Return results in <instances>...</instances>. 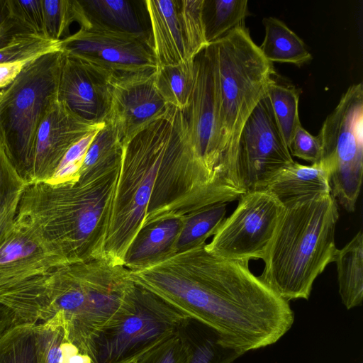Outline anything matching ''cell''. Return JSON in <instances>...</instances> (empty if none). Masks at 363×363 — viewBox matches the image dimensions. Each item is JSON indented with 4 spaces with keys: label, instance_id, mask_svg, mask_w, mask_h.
<instances>
[{
    "label": "cell",
    "instance_id": "7402d4cb",
    "mask_svg": "<svg viewBox=\"0 0 363 363\" xmlns=\"http://www.w3.org/2000/svg\"><path fill=\"white\" fill-rule=\"evenodd\" d=\"M333 262L337 272L339 294L347 309L359 306L363 299V235L359 231L342 248Z\"/></svg>",
    "mask_w": 363,
    "mask_h": 363
},
{
    "label": "cell",
    "instance_id": "3957f363",
    "mask_svg": "<svg viewBox=\"0 0 363 363\" xmlns=\"http://www.w3.org/2000/svg\"><path fill=\"white\" fill-rule=\"evenodd\" d=\"M118 171L60 184H28L15 223L30 230L68 264L102 257Z\"/></svg>",
    "mask_w": 363,
    "mask_h": 363
},
{
    "label": "cell",
    "instance_id": "6da1fadb",
    "mask_svg": "<svg viewBox=\"0 0 363 363\" xmlns=\"http://www.w3.org/2000/svg\"><path fill=\"white\" fill-rule=\"evenodd\" d=\"M206 243L130 270L131 279L240 355L277 342L294 322L289 301L251 272L250 261L212 254Z\"/></svg>",
    "mask_w": 363,
    "mask_h": 363
},
{
    "label": "cell",
    "instance_id": "9c48e42d",
    "mask_svg": "<svg viewBox=\"0 0 363 363\" xmlns=\"http://www.w3.org/2000/svg\"><path fill=\"white\" fill-rule=\"evenodd\" d=\"M317 137L320 160L329 170L331 194L345 210L354 212L363 174L362 83L349 86Z\"/></svg>",
    "mask_w": 363,
    "mask_h": 363
},
{
    "label": "cell",
    "instance_id": "83f0119b",
    "mask_svg": "<svg viewBox=\"0 0 363 363\" xmlns=\"http://www.w3.org/2000/svg\"><path fill=\"white\" fill-rule=\"evenodd\" d=\"M247 0H203V20L208 44L236 27L244 26L248 11Z\"/></svg>",
    "mask_w": 363,
    "mask_h": 363
},
{
    "label": "cell",
    "instance_id": "603a6c76",
    "mask_svg": "<svg viewBox=\"0 0 363 363\" xmlns=\"http://www.w3.org/2000/svg\"><path fill=\"white\" fill-rule=\"evenodd\" d=\"M262 23L265 34L258 48L267 60L301 66L311 60L303 40L283 21L270 16L264 17Z\"/></svg>",
    "mask_w": 363,
    "mask_h": 363
},
{
    "label": "cell",
    "instance_id": "30bf717a",
    "mask_svg": "<svg viewBox=\"0 0 363 363\" xmlns=\"http://www.w3.org/2000/svg\"><path fill=\"white\" fill-rule=\"evenodd\" d=\"M194 84L184 111L194 147L228 202L246 191L240 178L225 164L218 133V84L213 47L209 44L194 57Z\"/></svg>",
    "mask_w": 363,
    "mask_h": 363
},
{
    "label": "cell",
    "instance_id": "ac0fdd59",
    "mask_svg": "<svg viewBox=\"0 0 363 363\" xmlns=\"http://www.w3.org/2000/svg\"><path fill=\"white\" fill-rule=\"evenodd\" d=\"M144 4L150 21L151 43L157 67L189 60L179 18V1L147 0Z\"/></svg>",
    "mask_w": 363,
    "mask_h": 363
},
{
    "label": "cell",
    "instance_id": "60d3db41",
    "mask_svg": "<svg viewBox=\"0 0 363 363\" xmlns=\"http://www.w3.org/2000/svg\"><path fill=\"white\" fill-rule=\"evenodd\" d=\"M17 324L16 315L12 310L0 303V337Z\"/></svg>",
    "mask_w": 363,
    "mask_h": 363
},
{
    "label": "cell",
    "instance_id": "d6986e66",
    "mask_svg": "<svg viewBox=\"0 0 363 363\" xmlns=\"http://www.w3.org/2000/svg\"><path fill=\"white\" fill-rule=\"evenodd\" d=\"M266 189L283 204L301 197L331 193L329 170L322 160L309 165L294 161L274 178Z\"/></svg>",
    "mask_w": 363,
    "mask_h": 363
},
{
    "label": "cell",
    "instance_id": "ab89813d",
    "mask_svg": "<svg viewBox=\"0 0 363 363\" xmlns=\"http://www.w3.org/2000/svg\"><path fill=\"white\" fill-rule=\"evenodd\" d=\"M29 63L27 62L0 63V88L4 89L11 84Z\"/></svg>",
    "mask_w": 363,
    "mask_h": 363
},
{
    "label": "cell",
    "instance_id": "d4e9b609",
    "mask_svg": "<svg viewBox=\"0 0 363 363\" xmlns=\"http://www.w3.org/2000/svg\"><path fill=\"white\" fill-rule=\"evenodd\" d=\"M28 184L0 146V248L13 230L20 201Z\"/></svg>",
    "mask_w": 363,
    "mask_h": 363
},
{
    "label": "cell",
    "instance_id": "d590c367",
    "mask_svg": "<svg viewBox=\"0 0 363 363\" xmlns=\"http://www.w3.org/2000/svg\"><path fill=\"white\" fill-rule=\"evenodd\" d=\"M186 328L136 363H188L191 354V336Z\"/></svg>",
    "mask_w": 363,
    "mask_h": 363
},
{
    "label": "cell",
    "instance_id": "cb8c5ba5",
    "mask_svg": "<svg viewBox=\"0 0 363 363\" xmlns=\"http://www.w3.org/2000/svg\"><path fill=\"white\" fill-rule=\"evenodd\" d=\"M89 22L122 33L147 36L130 1L80 0Z\"/></svg>",
    "mask_w": 363,
    "mask_h": 363
},
{
    "label": "cell",
    "instance_id": "e0dca14e",
    "mask_svg": "<svg viewBox=\"0 0 363 363\" xmlns=\"http://www.w3.org/2000/svg\"><path fill=\"white\" fill-rule=\"evenodd\" d=\"M66 264L30 230L15 223L0 248V284L43 274Z\"/></svg>",
    "mask_w": 363,
    "mask_h": 363
},
{
    "label": "cell",
    "instance_id": "ba28073f",
    "mask_svg": "<svg viewBox=\"0 0 363 363\" xmlns=\"http://www.w3.org/2000/svg\"><path fill=\"white\" fill-rule=\"evenodd\" d=\"M191 320L135 284L125 308L96 340L92 363H136Z\"/></svg>",
    "mask_w": 363,
    "mask_h": 363
},
{
    "label": "cell",
    "instance_id": "d6a6232c",
    "mask_svg": "<svg viewBox=\"0 0 363 363\" xmlns=\"http://www.w3.org/2000/svg\"><path fill=\"white\" fill-rule=\"evenodd\" d=\"M203 0L179 1L182 29L189 60L204 50L208 43L203 20Z\"/></svg>",
    "mask_w": 363,
    "mask_h": 363
},
{
    "label": "cell",
    "instance_id": "f35d334b",
    "mask_svg": "<svg viewBox=\"0 0 363 363\" xmlns=\"http://www.w3.org/2000/svg\"><path fill=\"white\" fill-rule=\"evenodd\" d=\"M23 32L12 20L6 0H0V48L6 45L17 33Z\"/></svg>",
    "mask_w": 363,
    "mask_h": 363
},
{
    "label": "cell",
    "instance_id": "836d02e7",
    "mask_svg": "<svg viewBox=\"0 0 363 363\" xmlns=\"http://www.w3.org/2000/svg\"><path fill=\"white\" fill-rule=\"evenodd\" d=\"M199 335L191 336V354L188 363H231L241 355L224 347L217 335L205 327Z\"/></svg>",
    "mask_w": 363,
    "mask_h": 363
},
{
    "label": "cell",
    "instance_id": "4fadbf2b",
    "mask_svg": "<svg viewBox=\"0 0 363 363\" xmlns=\"http://www.w3.org/2000/svg\"><path fill=\"white\" fill-rule=\"evenodd\" d=\"M294 161L266 94L245 122L238 141V168L246 192L265 189Z\"/></svg>",
    "mask_w": 363,
    "mask_h": 363
},
{
    "label": "cell",
    "instance_id": "f546056e",
    "mask_svg": "<svg viewBox=\"0 0 363 363\" xmlns=\"http://www.w3.org/2000/svg\"><path fill=\"white\" fill-rule=\"evenodd\" d=\"M267 94L277 123L289 147L296 130L301 125L298 116L300 90L295 86L281 84L274 80L269 84Z\"/></svg>",
    "mask_w": 363,
    "mask_h": 363
},
{
    "label": "cell",
    "instance_id": "8d00e7d4",
    "mask_svg": "<svg viewBox=\"0 0 363 363\" xmlns=\"http://www.w3.org/2000/svg\"><path fill=\"white\" fill-rule=\"evenodd\" d=\"M100 129L88 134L69 147L48 183L60 184L78 179L86 152Z\"/></svg>",
    "mask_w": 363,
    "mask_h": 363
},
{
    "label": "cell",
    "instance_id": "7a4b0ae2",
    "mask_svg": "<svg viewBox=\"0 0 363 363\" xmlns=\"http://www.w3.org/2000/svg\"><path fill=\"white\" fill-rule=\"evenodd\" d=\"M215 198L214 182L194 147L184 111L171 106L122 145L103 255L123 264L143 230L212 205Z\"/></svg>",
    "mask_w": 363,
    "mask_h": 363
},
{
    "label": "cell",
    "instance_id": "8992f818",
    "mask_svg": "<svg viewBox=\"0 0 363 363\" xmlns=\"http://www.w3.org/2000/svg\"><path fill=\"white\" fill-rule=\"evenodd\" d=\"M211 44L217 74L220 150L227 167L240 179L237 163L240 135L250 115L275 80V70L273 63L263 57L245 25Z\"/></svg>",
    "mask_w": 363,
    "mask_h": 363
},
{
    "label": "cell",
    "instance_id": "f1b7e54d",
    "mask_svg": "<svg viewBox=\"0 0 363 363\" xmlns=\"http://www.w3.org/2000/svg\"><path fill=\"white\" fill-rule=\"evenodd\" d=\"M122 145L114 128L105 123L96 134L84 156L79 177L120 167Z\"/></svg>",
    "mask_w": 363,
    "mask_h": 363
},
{
    "label": "cell",
    "instance_id": "5bb4252c",
    "mask_svg": "<svg viewBox=\"0 0 363 363\" xmlns=\"http://www.w3.org/2000/svg\"><path fill=\"white\" fill-rule=\"evenodd\" d=\"M155 72L109 78L110 108L106 123L114 128L122 145L171 106L156 87Z\"/></svg>",
    "mask_w": 363,
    "mask_h": 363
},
{
    "label": "cell",
    "instance_id": "4316f807",
    "mask_svg": "<svg viewBox=\"0 0 363 363\" xmlns=\"http://www.w3.org/2000/svg\"><path fill=\"white\" fill-rule=\"evenodd\" d=\"M226 211L227 203H218L184 216L174 253L206 243L225 218Z\"/></svg>",
    "mask_w": 363,
    "mask_h": 363
},
{
    "label": "cell",
    "instance_id": "277c9868",
    "mask_svg": "<svg viewBox=\"0 0 363 363\" xmlns=\"http://www.w3.org/2000/svg\"><path fill=\"white\" fill-rule=\"evenodd\" d=\"M135 286L127 267L104 257L55 267L43 277L40 323L56 320L65 340L92 359L96 340Z\"/></svg>",
    "mask_w": 363,
    "mask_h": 363
},
{
    "label": "cell",
    "instance_id": "74e56055",
    "mask_svg": "<svg viewBox=\"0 0 363 363\" xmlns=\"http://www.w3.org/2000/svg\"><path fill=\"white\" fill-rule=\"evenodd\" d=\"M289 150L291 156L311 164L319 162L321 159L322 149L318 138L309 133L301 125L296 130Z\"/></svg>",
    "mask_w": 363,
    "mask_h": 363
},
{
    "label": "cell",
    "instance_id": "4dcf8cb0",
    "mask_svg": "<svg viewBox=\"0 0 363 363\" xmlns=\"http://www.w3.org/2000/svg\"><path fill=\"white\" fill-rule=\"evenodd\" d=\"M44 21L47 37L61 40L68 36L74 22L80 28L91 25L85 11L77 0H43Z\"/></svg>",
    "mask_w": 363,
    "mask_h": 363
},
{
    "label": "cell",
    "instance_id": "7c38bea8",
    "mask_svg": "<svg viewBox=\"0 0 363 363\" xmlns=\"http://www.w3.org/2000/svg\"><path fill=\"white\" fill-rule=\"evenodd\" d=\"M60 40L65 55L108 77L154 71L157 65L148 36L119 32L90 22Z\"/></svg>",
    "mask_w": 363,
    "mask_h": 363
},
{
    "label": "cell",
    "instance_id": "2e32d148",
    "mask_svg": "<svg viewBox=\"0 0 363 363\" xmlns=\"http://www.w3.org/2000/svg\"><path fill=\"white\" fill-rule=\"evenodd\" d=\"M109 78L87 64L65 55L58 100L87 121L106 123L110 108Z\"/></svg>",
    "mask_w": 363,
    "mask_h": 363
},
{
    "label": "cell",
    "instance_id": "44dd1931",
    "mask_svg": "<svg viewBox=\"0 0 363 363\" xmlns=\"http://www.w3.org/2000/svg\"><path fill=\"white\" fill-rule=\"evenodd\" d=\"M45 323L15 325L0 337V363H47Z\"/></svg>",
    "mask_w": 363,
    "mask_h": 363
},
{
    "label": "cell",
    "instance_id": "484cf974",
    "mask_svg": "<svg viewBox=\"0 0 363 363\" xmlns=\"http://www.w3.org/2000/svg\"><path fill=\"white\" fill-rule=\"evenodd\" d=\"M194 60L159 66L155 72V85L163 99L168 105L182 111L186 109L194 87Z\"/></svg>",
    "mask_w": 363,
    "mask_h": 363
},
{
    "label": "cell",
    "instance_id": "5b68a950",
    "mask_svg": "<svg viewBox=\"0 0 363 363\" xmlns=\"http://www.w3.org/2000/svg\"><path fill=\"white\" fill-rule=\"evenodd\" d=\"M338 218L331 193L285 203L259 279L287 301L308 299L315 279L334 261Z\"/></svg>",
    "mask_w": 363,
    "mask_h": 363
},
{
    "label": "cell",
    "instance_id": "e575fe53",
    "mask_svg": "<svg viewBox=\"0 0 363 363\" xmlns=\"http://www.w3.org/2000/svg\"><path fill=\"white\" fill-rule=\"evenodd\" d=\"M6 4L11 18L23 32L47 37L43 0H6Z\"/></svg>",
    "mask_w": 363,
    "mask_h": 363
},
{
    "label": "cell",
    "instance_id": "9a60e30c",
    "mask_svg": "<svg viewBox=\"0 0 363 363\" xmlns=\"http://www.w3.org/2000/svg\"><path fill=\"white\" fill-rule=\"evenodd\" d=\"M105 123L87 121L56 100L47 111L37 131L29 184L48 182L69 147Z\"/></svg>",
    "mask_w": 363,
    "mask_h": 363
},
{
    "label": "cell",
    "instance_id": "8fae6325",
    "mask_svg": "<svg viewBox=\"0 0 363 363\" xmlns=\"http://www.w3.org/2000/svg\"><path fill=\"white\" fill-rule=\"evenodd\" d=\"M233 212L224 219L208 251L237 260H263L275 233L284 204L269 190L247 191Z\"/></svg>",
    "mask_w": 363,
    "mask_h": 363
},
{
    "label": "cell",
    "instance_id": "52a82bcc",
    "mask_svg": "<svg viewBox=\"0 0 363 363\" xmlns=\"http://www.w3.org/2000/svg\"><path fill=\"white\" fill-rule=\"evenodd\" d=\"M64 58L59 50L33 60L0 91V146L28 184L37 131L47 111L58 99Z\"/></svg>",
    "mask_w": 363,
    "mask_h": 363
},
{
    "label": "cell",
    "instance_id": "1f68e13d",
    "mask_svg": "<svg viewBox=\"0 0 363 363\" xmlns=\"http://www.w3.org/2000/svg\"><path fill=\"white\" fill-rule=\"evenodd\" d=\"M59 50H61L60 40L33 33H20L0 48V63L30 62L44 55Z\"/></svg>",
    "mask_w": 363,
    "mask_h": 363
},
{
    "label": "cell",
    "instance_id": "ffe728a7",
    "mask_svg": "<svg viewBox=\"0 0 363 363\" xmlns=\"http://www.w3.org/2000/svg\"><path fill=\"white\" fill-rule=\"evenodd\" d=\"M184 217L166 218L143 230L128 251L124 266L133 270L173 254Z\"/></svg>",
    "mask_w": 363,
    "mask_h": 363
}]
</instances>
